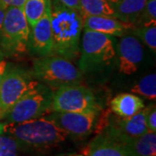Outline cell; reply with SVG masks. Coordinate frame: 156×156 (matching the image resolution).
I'll list each match as a JSON object with an SVG mask.
<instances>
[{
    "label": "cell",
    "instance_id": "6da1fadb",
    "mask_svg": "<svg viewBox=\"0 0 156 156\" xmlns=\"http://www.w3.org/2000/svg\"><path fill=\"white\" fill-rule=\"evenodd\" d=\"M50 17L53 52L69 60L76 59L80 52V38L83 27L82 15L57 1L51 4Z\"/></svg>",
    "mask_w": 156,
    "mask_h": 156
},
{
    "label": "cell",
    "instance_id": "7a4b0ae2",
    "mask_svg": "<svg viewBox=\"0 0 156 156\" xmlns=\"http://www.w3.org/2000/svg\"><path fill=\"white\" fill-rule=\"evenodd\" d=\"M0 133L8 134L17 140L20 147L44 148L63 142L69 136L46 116L22 122H0Z\"/></svg>",
    "mask_w": 156,
    "mask_h": 156
},
{
    "label": "cell",
    "instance_id": "3957f363",
    "mask_svg": "<svg viewBox=\"0 0 156 156\" xmlns=\"http://www.w3.org/2000/svg\"><path fill=\"white\" fill-rule=\"evenodd\" d=\"M34 77L51 90L80 84L83 81V73L70 60L62 56H42L35 60L32 67Z\"/></svg>",
    "mask_w": 156,
    "mask_h": 156
},
{
    "label": "cell",
    "instance_id": "277c9868",
    "mask_svg": "<svg viewBox=\"0 0 156 156\" xmlns=\"http://www.w3.org/2000/svg\"><path fill=\"white\" fill-rule=\"evenodd\" d=\"M115 56V47L112 36L84 30L78 62V69L81 72L89 73L108 67Z\"/></svg>",
    "mask_w": 156,
    "mask_h": 156
},
{
    "label": "cell",
    "instance_id": "5b68a950",
    "mask_svg": "<svg viewBox=\"0 0 156 156\" xmlns=\"http://www.w3.org/2000/svg\"><path fill=\"white\" fill-rule=\"evenodd\" d=\"M30 27L22 8H6L5 18L0 30V46L7 56H20L29 46Z\"/></svg>",
    "mask_w": 156,
    "mask_h": 156
},
{
    "label": "cell",
    "instance_id": "8992f818",
    "mask_svg": "<svg viewBox=\"0 0 156 156\" xmlns=\"http://www.w3.org/2000/svg\"><path fill=\"white\" fill-rule=\"evenodd\" d=\"M53 90L39 83L30 89L11 107L1 122H22L44 116L50 112Z\"/></svg>",
    "mask_w": 156,
    "mask_h": 156
},
{
    "label": "cell",
    "instance_id": "52a82bcc",
    "mask_svg": "<svg viewBox=\"0 0 156 156\" xmlns=\"http://www.w3.org/2000/svg\"><path fill=\"white\" fill-rule=\"evenodd\" d=\"M38 84L37 79L21 69H7L0 87V121L23 95Z\"/></svg>",
    "mask_w": 156,
    "mask_h": 156
},
{
    "label": "cell",
    "instance_id": "ba28073f",
    "mask_svg": "<svg viewBox=\"0 0 156 156\" xmlns=\"http://www.w3.org/2000/svg\"><path fill=\"white\" fill-rule=\"evenodd\" d=\"M100 108L93 92L76 85L64 86L53 91L50 112H82Z\"/></svg>",
    "mask_w": 156,
    "mask_h": 156
},
{
    "label": "cell",
    "instance_id": "9c48e42d",
    "mask_svg": "<svg viewBox=\"0 0 156 156\" xmlns=\"http://www.w3.org/2000/svg\"><path fill=\"white\" fill-rule=\"evenodd\" d=\"M100 108L82 112H51L45 115L68 135L76 138L88 136L95 127Z\"/></svg>",
    "mask_w": 156,
    "mask_h": 156
},
{
    "label": "cell",
    "instance_id": "30bf717a",
    "mask_svg": "<svg viewBox=\"0 0 156 156\" xmlns=\"http://www.w3.org/2000/svg\"><path fill=\"white\" fill-rule=\"evenodd\" d=\"M115 56L118 58L119 72L130 76L139 69L144 57V50L135 37L125 36L117 44Z\"/></svg>",
    "mask_w": 156,
    "mask_h": 156
},
{
    "label": "cell",
    "instance_id": "8fae6325",
    "mask_svg": "<svg viewBox=\"0 0 156 156\" xmlns=\"http://www.w3.org/2000/svg\"><path fill=\"white\" fill-rule=\"evenodd\" d=\"M51 3L43 17L30 27L29 46L35 54L41 56H50L53 52V37L51 30Z\"/></svg>",
    "mask_w": 156,
    "mask_h": 156
},
{
    "label": "cell",
    "instance_id": "7c38bea8",
    "mask_svg": "<svg viewBox=\"0 0 156 156\" xmlns=\"http://www.w3.org/2000/svg\"><path fill=\"white\" fill-rule=\"evenodd\" d=\"M83 25L86 30L117 37L122 36L128 30L134 28V25L131 23L105 16H83Z\"/></svg>",
    "mask_w": 156,
    "mask_h": 156
},
{
    "label": "cell",
    "instance_id": "4fadbf2b",
    "mask_svg": "<svg viewBox=\"0 0 156 156\" xmlns=\"http://www.w3.org/2000/svg\"><path fill=\"white\" fill-rule=\"evenodd\" d=\"M86 156H131L127 147L108 134L99 133L87 147Z\"/></svg>",
    "mask_w": 156,
    "mask_h": 156
},
{
    "label": "cell",
    "instance_id": "5bb4252c",
    "mask_svg": "<svg viewBox=\"0 0 156 156\" xmlns=\"http://www.w3.org/2000/svg\"><path fill=\"white\" fill-rule=\"evenodd\" d=\"M120 21L134 25L145 8L147 0H108Z\"/></svg>",
    "mask_w": 156,
    "mask_h": 156
},
{
    "label": "cell",
    "instance_id": "9a60e30c",
    "mask_svg": "<svg viewBox=\"0 0 156 156\" xmlns=\"http://www.w3.org/2000/svg\"><path fill=\"white\" fill-rule=\"evenodd\" d=\"M145 108L143 101L139 96L129 93H122L115 96L110 102L113 114L120 117H130Z\"/></svg>",
    "mask_w": 156,
    "mask_h": 156
},
{
    "label": "cell",
    "instance_id": "2e32d148",
    "mask_svg": "<svg viewBox=\"0 0 156 156\" xmlns=\"http://www.w3.org/2000/svg\"><path fill=\"white\" fill-rule=\"evenodd\" d=\"M131 156H156V134L147 131L123 141Z\"/></svg>",
    "mask_w": 156,
    "mask_h": 156
},
{
    "label": "cell",
    "instance_id": "e0dca14e",
    "mask_svg": "<svg viewBox=\"0 0 156 156\" xmlns=\"http://www.w3.org/2000/svg\"><path fill=\"white\" fill-rule=\"evenodd\" d=\"M81 15L115 17V11L108 0H79Z\"/></svg>",
    "mask_w": 156,
    "mask_h": 156
},
{
    "label": "cell",
    "instance_id": "ac0fdd59",
    "mask_svg": "<svg viewBox=\"0 0 156 156\" xmlns=\"http://www.w3.org/2000/svg\"><path fill=\"white\" fill-rule=\"evenodd\" d=\"M50 0H25L22 7L24 17L30 27H32L44 14Z\"/></svg>",
    "mask_w": 156,
    "mask_h": 156
},
{
    "label": "cell",
    "instance_id": "d6986e66",
    "mask_svg": "<svg viewBox=\"0 0 156 156\" xmlns=\"http://www.w3.org/2000/svg\"><path fill=\"white\" fill-rule=\"evenodd\" d=\"M133 94L142 95L147 99L154 101L156 98V75L155 73L148 74L141 78L138 83L132 87Z\"/></svg>",
    "mask_w": 156,
    "mask_h": 156
},
{
    "label": "cell",
    "instance_id": "ffe728a7",
    "mask_svg": "<svg viewBox=\"0 0 156 156\" xmlns=\"http://www.w3.org/2000/svg\"><path fill=\"white\" fill-rule=\"evenodd\" d=\"M135 23L139 24V27L152 26L156 24V0H147L145 8ZM134 23V24H135Z\"/></svg>",
    "mask_w": 156,
    "mask_h": 156
},
{
    "label": "cell",
    "instance_id": "44dd1931",
    "mask_svg": "<svg viewBox=\"0 0 156 156\" xmlns=\"http://www.w3.org/2000/svg\"><path fill=\"white\" fill-rule=\"evenodd\" d=\"M21 147L14 138L0 133V156H18Z\"/></svg>",
    "mask_w": 156,
    "mask_h": 156
},
{
    "label": "cell",
    "instance_id": "7402d4cb",
    "mask_svg": "<svg viewBox=\"0 0 156 156\" xmlns=\"http://www.w3.org/2000/svg\"><path fill=\"white\" fill-rule=\"evenodd\" d=\"M134 34L139 37L149 49L156 50V27L152 26H142L134 29Z\"/></svg>",
    "mask_w": 156,
    "mask_h": 156
},
{
    "label": "cell",
    "instance_id": "603a6c76",
    "mask_svg": "<svg viewBox=\"0 0 156 156\" xmlns=\"http://www.w3.org/2000/svg\"><path fill=\"white\" fill-rule=\"evenodd\" d=\"M145 119L147 130L156 133V108L154 104L146 108Z\"/></svg>",
    "mask_w": 156,
    "mask_h": 156
},
{
    "label": "cell",
    "instance_id": "cb8c5ba5",
    "mask_svg": "<svg viewBox=\"0 0 156 156\" xmlns=\"http://www.w3.org/2000/svg\"><path fill=\"white\" fill-rule=\"evenodd\" d=\"M25 0H0V5L4 8L8 7H19L22 8Z\"/></svg>",
    "mask_w": 156,
    "mask_h": 156
},
{
    "label": "cell",
    "instance_id": "d4e9b609",
    "mask_svg": "<svg viewBox=\"0 0 156 156\" xmlns=\"http://www.w3.org/2000/svg\"><path fill=\"white\" fill-rule=\"evenodd\" d=\"M60 2L62 5H65L68 8H70L72 10L80 12L81 8H80V1L79 0H57ZM81 14V13H80Z\"/></svg>",
    "mask_w": 156,
    "mask_h": 156
},
{
    "label": "cell",
    "instance_id": "484cf974",
    "mask_svg": "<svg viewBox=\"0 0 156 156\" xmlns=\"http://www.w3.org/2000/svg\"><path fill=\"white\" fill-rule=\"evenodd\" d=\"M7 69H8L7 62L5 61H4V60H1L0 61V87H1V83H2V81L4 79L5 75Z\"/></svg>",
    "mask_w": 156,
    "mask_h": 156
},
{
    "label": "cell",
    "instance_id": "4316f807",
    "mask_svg": "<svg viewBox=\"0 0 156 156\" xmlns=\"http://www.w3.org/2000/svg\"><path fill=\"white\" fill-rule=\"evenodd\" d=\"M5 8H4L2 5H0V30L3 24V21L5 18Z\"/></svg>",
    "mask_w": 156,
    "mask_h": 156
},
{
    "label": "cell",
    "instance_id": "83f0119b",
    "mask_svg": "<svg viewBox=\"0 0 156 156\" xmlns=\"http://www.w3.org/2000/svg\"><path fill=\"white\" fill-rule=\"evenodd\" d=\"M76 156H84V155H76Z\"/></svg>",
    "mask_w": 156,
    "mask_h": 156
}]
</instances>
